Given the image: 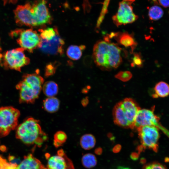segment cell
Returning <instances> with one entry per match:
<instances>
[{
	"label": "cell",
	"instance_id": "cell-1",
	"mask_svg": "<svg viewBox=\"0 0 169 169\" xmlns=\"http://www.w3.org/2000/svg\"><path fill=\"white\" fill-rule=\"evenodd\" d=\"M121 49L110 40L104 39L97 41L93 50V58L102 70L110 71L117 68L122 62Z\"/></svg>",
	"mask_w": 169,
	"mask_h": 169
},
{
	"label": "cell",
	"instance_id": "cell-2",
	"mask_svg": "<svg viewBox=\"0 0 169 169\" xmlns=\"http://www.w3.org/2000/svg\"><path fill=\"white\" fill-rule=\"evenodd\" d=\"M16 138L27 145L35 144L40 146L47 138L42 131L39 121L29 118L20 124L17 128Z\"/></svg>",
	"mask_w": 169,
	"mask_h": 169
},
{
	"label": "cell",
	"instance_id": "cell-3",
	"mask_svg": "<svg viewBox=\"0 0 169 169\" xmlns=\"http://www.w3.org/2000/svg\"><path fill=\"white\" fill-rule=\"evenodd\" d=\"M44 82V79L38 73L24 75L16 86L19 92L20 101L34 102L39 96Z\"/></svg>",
	"mask_w": 169,
	"mask_h": 169
},
{
	"label": "cell",
	"instance_id": "cell-4",
	"mask_svg": "<svg viewBox=\"0 0 169 169\" xmlns=\"http://www.w3.org/2000/svg\"><path fill=\"white\" fill-rule=\"evenodd\" d=\"M10 35L12 38L18 37L17 43L24 50L30 53L39 48L41 42L40 34L32 29H16L11 32Z\"/></svg>",
	"mask_w": 169,
	"mask_h": 169
},
{
	"label": "cell",
	"instance_id": "cell-5",
	"mask_svg": "<svg viewBox=\"0 0 169 169\" xmlns=\"http://www.w3.org/2000/svg\"><path fill=\"white\" fill-rule=\"evenodd\" d=\"M19 111L11 106L0 107V137L5 136L18 125Z\"/></svg>",
	"mask_w": 169,
	"mask_h": 169
},
{
	"label": "cell",
	"instance_id": "cell-6",
	"mask_svg": "<svg viewBox=\"0 0 169 169\" xmlns=\"http://www.w3.org/2000/svg\"><path fill=\"white\" fill-rule=\"evenodd\" d=\"M24 50L19 48L6 52L2 58L4 68L20 71L23 67L29 64L30 59L25 56Z\"/></svg>",
	"mask_w": 169,
	"mask_h": 169
},
{
	"label": "cell",
	"instance_id": "cell-7",
	"mask_svg": "<svg viewBox=\"0 0 169 169\" xmlns=\"http://www.w3.org/2000/svg\"><path fill=\"white\" fill-rule=\"evenodd\" d=\"M135 0H122L120 2L117 13L112 18L113 23L117 27L133 23L138 16L133 12L132 4Z\"/></svg>",
	"mask_w": 169,
	"mask_h": 169
},
{
	"label": "cell",
	"instance_id": "cell-8",
	"mask_svg": "<svg viewBox=\"0 0 169 169\" xmlns=\"http://www.w3.org/2000/svg\"><path fill=\"white\" fill-rule=\"evenodd\" d=\"M154 106L151 109H140L136 118L134 129L146 125L155 126L160 129L169 138V131L161 124L159 118L154 113Z\"/></svg>",
	"mask_w": 169,
	"mask_h": 169
},
{
	"label": "cell",
	"instance_id": "cell-9",
	"mask_svg": "<svg viewBox=\"0 0 169 169\" xmlns=\"http://www.w3.org/2000/svg\"><path fill=\"white\" fill-rule=\"evenodd\" d=\"M136 130L141 145L144 149L148 148L157 152L160 137L159 129L155 126L146 125L138 127Z\"/></svg>",
	"mask_w": 169,
	"mask_h": 169
},
{
	"label": "cell",
	"instance_id": "cell-10",
	"mask_svg": "<svg viewBox=\"0 0 169 169\" xmlns=\"http://www.w3.org/2000/svg\"><path fill=\"white\" fill-rule=\"evenodd\" d=\"M13 12L15 22L18 25H24L30 27L38 26L32 11V5L29 3L18 6Z\"/></svg>",
	"mask_w": 169,
	"mask_h": 169
},
{
	"label": "cell",
	"instance_id": "cell-11",
	"mask_svg": "<svg viewBox=\"0 0 169 169\" xmlns=\"http://www.w3.org/2000/svg\"><path fill=\"white\" fill-rule=\"evenodd\" d=\"M47 156L46 169H74L72 162L62 150L54 155Z\"/></svg>",
	"mask_w": 169,
	"mask_h": 169
},
{
	"label": "cell",
	"instance_id": "cell-12",
	"mask_svg": "<svg viewBox=\"0 0 169 169\" xmlns=\"http://www.w3.org/2000/svg\"><path fill=\"white\" fill-rule=\"evenodd\" d=\"M64 44L63 39L59 33L52 38L47 40L41 39L39 47L43 53L50 55H62L64 53L63 47Z\"/></svg>",
	"mask_w": 169,
	"mask_h": 169
},
{
	"label": "cell",
	"instance_id": "cell-13",
	"mask_svg": "<svg viewBox=\"0 0 169 169\" xmlns=\"http://www.w3.org/2000/svg\"><path fill=\"white\" fill-rule=\"evenodd\" d=\"M46 0H37L32 5L33 13L38 26L50 23L52 18L46 5Z\"/></svg>",
	"mask_w": 169,
	"mask_h": 169
},
{
	"label": "cell",
	"instance_id": "cell-14",
	"mask_svg": "<svg viewBox=\"0 0 169 169\" xmlns=\"http://www.w3.org/2000/svg\"><path fill=\"white\" fill-rule=\"evenodd\" d=\"M118 103L130 128L134 129L136 118L140 108L134 100L130 98H125Z\"/></svg>",
	"mask_w": 169,
	"mask_h": 169
},
{
	"label": "cell",
	"instance_id": "cell-15",
	"mask_svg": "<svg viewBox=\"0 0 169 169\" xmlns=\"http://www.w3.org/2000/svg\"><path fill=\"white\" fill-rule=\"evenodd\" d=\"M107 36L109 39L113 37L118 44L125 48H130L132 52L137 44L133 34L126 32H112Z\"/></svg>",
	"mask_w": 169,
	"mask_h": 169
},
{
	"label": "cell",
	"instance_id": "cell-16",
	"mask_svg": "<svg viewBox=\"0 0 169 169\" xmlns=\"http://www.w3.org/2000/svg\"><path fill=\"white\" fill-rule=\"evenodd\" d=\"M16 169H46L40 161L29 154L24 157L23 159L17 166Z\"/></svg>",
	"mask_w": 169,
	"mask_h": 169
},
{
	"label": "cell",
	"instance_id": "cell-17",
	"mask_svg": "<svg viewBox=\"0 0 169 169\" xmlns=\"http://www.w3.org/2000/svg\"><path fill=\"white\" fill-rule=\"evenodd\" d=\"M113 115L114 121L115 124L124 128H130V125L125 118L119 103L113 108Z\"/></svg>",
	"mask_w": 169,
	"mask_h": 169
},
{
	"label": "cell",
	"instance_id": "cell-18",
	"mask_svg": "<svg viewBox=\"0 0 169 169\" xmlns=\"http://www.w3.org/2000/svg\"><path fill=\"white\" fill-rule=\"evenodd\" d=\"M84 45H71L67 49L66 54L68 57L74 60L79 59L81 57L83 51L85 49Z\"/></svg>",
	"mask_w": 169,
	"mask_h": 169
},
{
	"label": "cell",
	"instance_id": "cell-19",
	"mask_svg": "<svg viewBox=\"0 0 169 169\" xmlns=\"http://www.w3.org/2000/svg\"><path fill=\"white\" fill-rule=\"evenodd\" d=\"M153 97L155 98L166 97L169 95V85L163 81L159 82L155 85Z\"/></svg>",
	"mask_w": 169,
	"mask_h": 169
},
{
	"label": "cell",
	"instance_id": "cell-20",
	"mask_svg": "<svg viewBox=\"0 0 169 169\" xmlns=\"http://www.w3.org/2000/svg\"><path fill=\"white\" fill-rule=\"evenodd\" d=\"M60 105L59 100L54 97H48L43 102V106L45 110L50 113L57 111Z\"/></svg>",
	"mask_w": 169,
	"mask_h": 169
},
{
	"label": "cell",
	"instance_id": "cell-21",
	"mask_svg": "<svg viewBox=\"0 0 169 169\" xmlns=\"http://www.w3.org/2000/svg\"><path fill=\"white\" fill-rule=\"evenodd\" d=\"M42 89L44 94L48 97H54L58 91L57 84L53 81L46 82L43 84Z\"/></svg>",
	"mask_w": 169,
	"mask_h": 169
},
{
	"label": "cell",
	"instance_id": "cell-22",
	"mask_svg": "<svg viewBox=\"0 0 169 169\" xmlns=\"http://www.w3.org/2000/svg\"><path fill=\"white\" fill-rule=\"evenodd\" d=\"M95 142V138L93 135L86 134L81 137L80 143L82 148L85 150H89L94 147Z\"/></svg>",
	"mask_w": 169,
	"mask_h": 169
},
{
	"label": "cell",
	"instance_id": "cell-23",
	"mask_svg": "<svg viewBox=\"0 0 169 169\" xmlns=\"http://www.w3.org/2000/svg\"><path fill=\"white\" fill-rule=\"evenodd\" d=\"M163 13V11L160 7L155 5L149 9L148 16L151 20L156 21L160 19L162 17Z\"/></svg>",
	"mask_w": 169,
	"mask_h": 169
},
{
	"label": "cell",
	"instance_id": "cell-24",
	"mask_svg": "<svg viewBox=\"0 0 169 169\" xmlns=\"http://www.w3.org/2000/svg\"><path fill=\"white\" fill-rule=\"evenodd\" d=\"M41 39L49 40L54 37L59 33L57 28H48L39 30Z\"/></svg>",
	"mask_w": 169,
	"mask_h": 169
},
{
	"label": "cell",
	"instance_id": "cell-25",
	"mask_svg": "<svg viewBox=\"0 0 169 169\" xmlns=\"http://www.w3.org/2000/svg\"><path fill=\"white\" fill-rule=\"evenodd\" d=\"M82 162L83 166L85 167L91 168L96 166L97 160L94 155L91 153H87L83 156Z\"/></svg>",
	"mask_w": 169,
	"mask_h": 169
},
{
	"label": "cell",
	"instance_id": "cell-26",
	"mask_svg": "<svg viewBox=\"0 0 169 169\" xmlns=\"http://www.w3.org/2000/svg\"><path fill=\"white\" fill-rule=\"evenodd\" d=\"M110 0H104L103 7L100 15L97 21L96 29L98 31L100 29V25L103 22L105 15L108 12V8Z\"/></svg>",
	"mask_w": 169,
	"mask_h": 169
},
{
	"label": "cell",
	"instance_id": "cell-27",
	"mask_svg": "<svg viewBox=\"0 0 169 169\" xmlns=\"http://www.w3.org/2000/svg\"><path fill=\"white\" fill-rule=\"evenodd\" d=\"M54 138V145L56 146H59L65 142L67 139V136L64 132L59 131L55 133Z\"/></svg>",
	"mask_w": 169,
	"mask_h": 169
},
{
	"label": "cell",
	"instance_id": "cell-28",
	"mask_svg": "<svg viewBox=\"0 0 169 169\" xmlns=\"http://www.w3.org/2000/svg\"><path fill=\"white\" fill-rule=\"evenodd\" d=\"M132 76V73L128 71H120L115 75V78L123 82L129 81Z\"/></svg>",
	"mask_w": 169,
	"mask_h": 169
},
{
	"label": "cell",
	"instance_id": "cell-29",
	"mask_svg": "<svg viewBox=\"0 0 169 169\" xmlns=\"http://www.w3.org/2000/svg\"><path fill=\"white\" fill-rule=\"evenodd\" d=\"M143 60L140 54L135 53L132 59L131 66L132 67L136 66L138 67H141L143 66Z\"/></svg>",
	"mask_w": 169,
	"mask_h": 169
},
{
	"label": "cell",
	"instance_id": "cell-30",
	"mask_svg": "<svg viewBox=\"0 0 169 169\" xmlns=\"http://www.w3.org/2000/svg\"><path fill=\"white\" fill-rule=\"evenodd\" d=\"M17 166L8 162L0 156V169H16Z\"/></svg>",
	"mask_w": 169,
	"mask_h": 169
},
{
	"label": "cell",
	"instance_id": "cell-31",
	"mask_svg": "<svg viewBox=\"0 0 169 169\" xmlns=\"http://www.w3.org/2000/svg\"><path fill=\"white\" fill-rule=\"evenodd\" d=\"M56 69L55 64L50 63L48 64L45 67V76L48 77L53 75L55 73Z\"/></svg>",
	"mask_w": 169,
	"mask_h": 169
},
{
	"label": "cell",
	"instance_id": "cell-32",
	"mask_svg": "<svg viewBox=\"0 0 169 169\" xmlns=\"http://www.w3.org/2000/svg\"><path fill=\"white\" fill-rule=\"evenodd\" d=\"M151 169H167L163 165L157 162L149 164Z\"/></svg>",
	"mask_w": 169,
	"mask_h": 169
},
{
	"label": "cell",
	"instance_id": "cell-33",
	"mask_svg": "<svg viewBox=\"0 0 169 169\" xmlns=\"http://www.w3.org/2000/svg\"><path fill=\"white\" fill-rule=\"evenodd\" d=\"M8 159L10 163L17 166H18L21 162L19 158L13 156H10Z\"/></svg>",
	"mask_w": 169,
	"mask_h": 169
},
{
	"label": "cell",
	"instance_id": "cell-34",
	"mask_svg": "<svg viewBox=\"0 0 169 169\" xmlns=\"http://www.w3.org/2000/svg\"><path fill=\"white\" fill-rule=\"evenodd\" d=\"M83 9L85 12H89L91 9V6L88 0H83Z\"/></svg>",
	"mask_w": 169,
	"mask_h": 169
},
{
	"label": "cell",
	"instance_id": "cell-35",
	"mask_svg": "<svg viewBox=\"0 0 169 169\" xmlns=\"http://www.w3.org/2000/svg\"><path fill=\"white\" fill-rule=\"evenodd\" d=\"M160 4L164 8L169 7V0H158Z\"/></svg>",
	"mask_w": 169,
	"mask_h": 169
},
{
	"label": "cell",
	"instance_id": "cell-36",
	"mask_svg": "<svg viewBox=\"0 0 169 169\" xmlns=\"http://www.w3.org/2000/svg\"><path fill=\"white\" fill-rule=\"evenodd\" d=\"M139 154L138 152H133L131 154L130 157L134 161L136 160L139 158Z\"/></svg>",
	"mask_w": 169,
	"mask_h": 169
},
{
	"label": "cell",
	"instance_id": "cell-37",
	"mask_svg": "<svg viewBox=\"0 0 169 169\" xmlns=\"http://www.w3.org/2000/svg\"><path fill=\"white\" fill-rule=\"evenodd\" d=\"M121 149V146L119 144H117L113 148L112 151L114 153H118L120 151Z\"/></svg>",
	"mask_w": 169,
	"mask_h": 169
},
{
	"label": "cell",
	"instance_id": "cell-38",
	"mask_svg": "<svg viewBox=\"0 0 169 169\" xmlns=\"http://www.w3.org/2000/svg\"><path fill=\"white\" fill-rule=\"evenodd\" d=\"M2 1L3 2L4 4L5 5L8 3H15L18 1V0H2Z\"/></svg>",
	"mask_w": 169,
	"mask_h": 169
},
{
	"label": "cell",
	"instance_id": "cell-39",
	"mask_svg": "<svg viewBox=\"0 0 169 169\" xmlns=\"http://www.w3.org/2000/svg\"><path fill=\"white\" fill-rule=\"evenodd\" d=\"M102 152V149L101 148L99 147L96 149L95 151V153L98 155L101 154Z\"/></svg>",
	"mask_w": 169,
	"mask_h": 169
},
{
	"label": "cell",
	"instance_id": "cell-40",
	"mask_svg": "<svg viewBox=\"0 0 169 169\" xmlns=\"http://www.w3.org/2000/svg\"><path fill=\"white\" fill-rule=\"evenodd\" d=\"M88 99L85 98L82 101V104L84 106H86L88 103Z\"/></svg>",
	"mask_w": 169,
	"mask_h": 169
},
{
	"label": "cell",
	"instance_id": "cell-41",
	"mask_svg": "<svg viewBox=\"0 0 169 169\" xmlns=\"http://www.w3.org/2000/svg\"><path fill=\"white\" fill-rule=\"evenodd\" d=\"M116 169H132L128 167H126L123 166H118Z\"/></svg>",
	"mask_w": 169,
	"mask_h": 169
},
{
	"label": "cell",
	"instance_id": "cell-42",
	"mask_svg": "<svg viewBox=\"0 0 169 169\" xmlns=\"http://www.w3.org/2000/svg\"><path fill=\"white\" fill-rule=\"evenodd\" d=\"M146 160L145 158H142L141 159L140 162L141 164H144L145 163Z\"/></svg>",
	"mask_w": 169,
	"mask_h": 169
},
{
	"label": "cell",
	"instance_id": "cell-43",
	"mask_svg": "<svg viewBox=\"0 0 169 169\" xmlns=\"http://www.w3.org/2000/svg\"><path fill=\"white\" fill-rule=\"evenodd\" d=\"M143 169H151L149 164L145 165L143 168Z\"/></svg>",
	"mask_w": 169,
	"mask_h": 169
},
{
	"label": "cell",
	"instance_id": "cell-44",
	"mask_svg": "<svg viewBox=\"0 0 169 169\" xmlns=\"http://www.w3.org/2000/svg\"><path fill=\"white\" fill-rule=\"evenodd\" d=\"M1 50H2L1 48V47H0V63L1 62V61L2 60V59L3 58V55H2L1 53Z\"/></svg>",
	"mask_w": 169,
	"mask_h": 169
},
{
	"label": "cell",
	"instance_id": "cell-45",
	"mask_svg": "<svg viewBox=\"0 0 169 169\" xmlns=\"http://www.w3.org/2000/svg\"><path fill=\"white\" fill-rule=\"evenodd\" d=\"M165 161L166 162V161H167V162L169 161V158H168V157H167V158H166Z\"/></svg>",
	"mask_w": 169,
	"mask_h": 169
},
{
	"label": "cell",
	"instance_id": "cell-46",
	"mask_svg": "<svg viewBox=\"0 0 169 169\" xmlns=\"http://www.w3.org/2000/svg\"><path fill=\"white\" fill-rule=\"evenodd\" d=\"M152 0L153 2L155 3H157V1L156 0Z\"/></svg>",
	"mask_w": 169,
	"mask_h": 169
}]
</instances>
